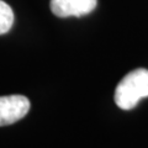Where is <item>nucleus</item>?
<instances>
[{
	"label": "nucleus",
	"mask_w": 148,
	"mask_h": 148,
	"mask_svg": "<svg viewBox=\"0 0 148 148\" xmlns=\"http://www.w3.org/2000/svg\"><path fill=\"white\" fill-rule=\"evenodd\" d=\"M148 96V69L140 68L126 74L115 89V104L122 110H132Z\"/></svg>",
	"instance_id": "nucleus-1"
},
{
	"label": "nucleus",
	"mask_w": 148,
	"mask_h": 148,
	"mask_svg": "<svg viewBox=\"0 0 148 148\" xmlns=\"http://www.w3.org/2000/svg\"><path fill=\"white\" fill-rule=\"evenodd\" d=\"M30 110V100L24 95L0 96V126L15 123Z\"/></svg>",
	"instance_id": "nucleus-2"
},
{
	"label": "nucleus",
	"mask_w": 148,
	"mask_h": 148,
	"mask_svg": "<svg viewBox=\"0 0 148 148\" xmlns=\"http://www.w3.org/2000/svg\"><path fill=\"white\" fill-rule=\"evenodd\" d=\"M98 0H51V10L58 17L84 16L96 8Z\"/></svg>",
	"instance_id": "nucleus-3"
},
{
	"label": "nucleus",
	"mask_w": 148,
	"mask_h": 148,
	"mask_svg": "<svg viewBox=\"0 0 148 148\" xmlns=\"http://www.w3.org/2000/svg\"><path fill=\"white\" fill-rule=\"evenodd\" d=\"M14 24V12L10 5L0 0V35L10 31Z\"/></svg>",
	"instance_id": "nucleus-4"
}]
</instances>
